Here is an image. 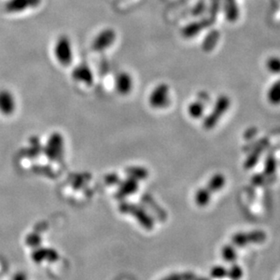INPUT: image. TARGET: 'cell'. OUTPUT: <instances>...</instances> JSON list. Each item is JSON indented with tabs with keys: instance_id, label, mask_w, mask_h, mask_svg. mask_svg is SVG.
Instances as JSON below:
<instances>
[{
	"instance_id": "6da1fadb",
	"label": "cell",
	"mask_w": 280,
	"mask_h": 280,
	"mask_svg": "<svg viewBox=\"0 0 280 280\" xmlns=\"http://www.w3.org/2000/svg\"><path fill=\"white\" fill-rule=\"evenodd\" d=\"M54 55L59 64L62 66H69L73 59L72 45L69 36L61 35L56 41L54 47Z\"/></svg>"
},
{
	"instance_id": "7a4b0ae2",
	"label": "cell",
	"mask_w": 280,
	"mask_h": 280,
	"mask_svg": "<svg viewBox=\"0 0 280 280\" xmlns=\"http://www.w3.org/2000/svg\"><path fill=\"white\" fill-rule=\"evenodd\" d=\"M148 102L150 106L155 109L167 107L170 103V87L165 83L158 85L149 95Z\"/></svg>"
},
{
	"instance_id": "3957f363",
	"label": "cell",
	"mask_w": 280,
	"mask_h": 280,
	"mask_svg": "<svg viewBox=\"0 0 280 280\" xmlns=\"http://www.w3.org/2000/svg\"><path fill=\"white\" fill-rule=\"evenodd\" d=\"M267 239V234L262 230H253L250 232H241L234 235L231 239V245L236 246H245L251 244L263 243Z\"/></svg>"
},
{
	"instance_id": "277c9868",
	"label": "cell",
	"mask_w": 280,
	"mask_h": 280,
	"mask_svg": "<svg viewBox=\"0 0 280 280\" xmlns=\"http://www.w3.org/2000/svg\"><path fill=\"white\" fill-rule=\"evenodd\" d=\"M119 210L122 213L133 215L137 218V220L141 224V226L147 230H151L152 228H154V222L152 220L151 217L139 207L125 203L120 206Z\"/></svg>"
},
{
	"instance_id": "5b68a950",
	"label": "cell",
	"mask_w": 280,
	"mask_h": 280,
	"mask_svg": "<svg viewBox=\"0 0 280 280\" xmlns=\"http://www.w3.org/2000/svg\"><path fill=\"white\" fill-rule=\"evenodd\" d=\"M210 276L214 279H230L232 280H240L243 277V269L238 265H234L229 269L222 266H216L210 271Z\"/></svg>"
},
{
	"instance_id": "8992f818",
	"label": "cell",
	"mask_w": 280,
	"mask_h": 280,
	"mask_svg": "<svg viewBox=\"0 0 280 280\" xmlns=\"http://www.w3.org/2000/svg\"><path fill=\"white\" fill-rule=\"evenodd\" d=\"M116 32L111 29L102 30L99 35L95 37L92 42V48L95 51H103L111 47L116 40Z\"/></svg>"
},
{
	"instance_id": "52a82bcc",
	"label": "cell",
	"mask_w": 280,
	"mask_h": 280,
	"mask_svg": "<svg viewBox=\"0 0 280 280\" xmlns=\"http://www.w3.org/2000/svg\"><path fill=\"white\" fill-rule=\"evenodd\" d=\"M64 150V140L62 136L58 133L51 135L47 141L46 146V153L47 157L51 159H57L60 158Z\"/></svg>"
},
{
	"instance_id": "ba28073f",
	"label": "cell",
	"mask_w": 280,
	"mask_h": 280,
	"mask_svg": "<svg viewBox=\"0 0 280 280\" xmlns=\"http://www.w3.org/2000/svg\"><path fill=\"white\" fill-rule=\"evenodd\" d=\"M42 0H8L5 10L9 13H18L39 6Z\"/></svg>"
},
{
	"instance_id": "9c48e42d",
	"label": "cell",
	"mask_w": 280,
	"mask_h": 280,
	"mask_svg": "<svg viewBox=\"0 0 280 280\" xmlns=\"http://www.w3.org/2000/svg\"><path fill=\"white\" fill-rule=\"evenodd\" d=\"M115 87L120 95H128L133 89V78L128 72H120L115 80Z\"/></svg>"
},
{
	"instance_id": "30bf717a",
	"label": "cell",
	"mask_w": 280,
	"mask_h": 280,
	"mask_svg": "<svg viewBox=\"0 0 280 280\" xmlns=\"http://www.w3.org/2000/svg\"><path fill=\"white\" fill-rule=\"evenodd\" d=\"M16 109V101L9 91L1 90L0 91V112L3 115L9 116L14 113Z\"/></svg>"
},
{
	"instance_id": "8fae6325",
	"label": "cell",
	"mask_w": 280,
	"mask_h": 280,
	"mask_svg": "<svg viewBox=\"0 0 280 280\" xmlns=\"http://www.w3.org/2000/svg\"><path fill=\"white\" fill-rule=\"evenodd\" d=\"M32 259L35 263H40L43 260L54 262L59 259V254L52 248H35L32 253Z\"/></svg>"
},
{
	"instance_id": "7c38bea8",
	"label": "cell",
	"mask_w": 280,
	"mask_h": 280,
	"mask_svg": "<svg viewBox=\"0 0 280 280\" xmlns=\"http://www.w3.org/2000/svg\"><path fill=\"white\" fill-rule=\"evenodd\" d=\"M73 77L76 81L85 83L86 85H91L93 83V74L88 66L80 65L73 70Z\"/></svg>"
},
{
	"instance_id": "4fadbf2b",
	"label": "cell",
	"mask_w": 280,
	"mask_h": 280,
	"mask_svg": "<svg viewBox=\"0 0 280 280\" xmlns=\"http://www.w3.org/2000/svg\"><path fill=\"white\" fill-rule=\"evenodd\" d=\"M138 187H139V185H138L137 180L133 177H130V178L127 179V180L123 182L122 184H121V186L119 187L117 196L119 198L127 197L130 194H133V193L136 192L137 189H138Z\"/></svg>"
},
{
	"instance_id": "5bb4252c",
	"label": "cell",
	"mask_w": 280,
	"mask_h": 280,
	"mask_svg": "<svg viewBox=\"0 0 280 280\" xmlns=\"http://www.w3.org/2000/svg\"><path fill=\"white\" fill-rule=\"evenodd\" d=\"M225 185H226V177L224 176V175L216 174L211 176V178L208 183V186L206 187L210 190V192L214 194L222 189Z\"/></svg>"
},
{
	"instance_id": "9a60e30c",
	"label": "cell",
	"mask_w": 280,
	"mask_h": 280,
	"mask_svg": "<svg viewBox=\"0 0 280 280\" xmlns=\"http://www.w3.org/2000/svg\"><path fill=\"white\" fill-rule=\"evenodd\" d=\"M212 193L207 187L199 188L195 194V202L199 207H206L210 203Z\"/></svg>"
},
{
	"instance_id": "2e32d148",
	"label": "cell",
	"mask_w": 280,
	"mask_h": 280,
	"mask_svg": "<svg viewBox=\"0 0 280 280\" xmlns=\"http://www.w3.org/2000/svg\"><path fill=\"white\" fill-rule=\"evenodd\" d=\"M187 113L193 119H199L204 114V104L200 101H194L187 106Z\"/></svg>"
},
{
	"instance_id": "e0dca14e",
	"label": "cell",
	"mask_w": 280,
	"mask_h": 280,
	"mask_svg": "<svg viewBox=\"0 0 280 280\" xmlns=\"http://www.w3.org/2000/svg\"><path fill=\"white\" fill-rule=\"evenodd\" d=\"M267 98L269 104L272 105H280V79L271 86L268 91Z\"/></svg>"
},
{
	"instance_id": "ac0fdd59",
	"label": "cell",
	"mask_w": 280,
	"mask_h": 280,
	"mask_svg": "<svg viewBox=\"0 0 280 280\" xmlns=\"http://www.w3.org/2000/svg\"><path fill=\"white\" fill-rule=\"evenodd\" d=\"M226 17L230 21H235L239 18V9L236 0H225Z\"/></svg>"
},
{
	"instance_id": "d6986e66",
	"label": "cell",
	"mask_w": 280,
	"mask_h": 280,
	"mask_svg": "<svg viewBox=\"0 0 280 280\" xmlns=\"http://www.w3.org/2000/svg\"><path fill=\"white\" fill-rule=\"evenodd\" d=\"M222 257L227 262H235L238 258V253L236 247H234L231 244L223 246L221 250Z\"/></svg>"
},
{
	"instance_id": "ffe728a7",
	"label": "cell",
	"mask_w": 280,
	"mask_h": 280,
	"mask_svg": "<svg viewBox=\"0 0 280 280\" xmlns=\"http://www.w3.org/2000/svg\"><path fill=\"white\" fill-rule=\"evenodd\" d=\"M267 69L271 73H280V58L279 57H270L267 63Z\"/></svg>"
},
{
	"instance_id": "44dd1931",
	"label": "cell",
	"mask_w": 280,
	"mask_h": 280,
	"mask_svg": "<svg viewBox=\"0 0 280 280\" xmlns=\"http://www.w3.org/2000/svg\"><path fill=\"white\" fill-rule=\"evenodd\" d=\"M26 243L27 245L32 246V247H36L41 244V237L39 234L31 233L28 235V237L26 238Z\"/></svg>"
},
{
	"instance_id": "7402d4cb",
	"label": "cell",
	"mask_w": 280,
	"mask_h": 280,
	"mask_svg": "<svg viewBox=\"0 0 280 280\" xmlns=\"http://www.w3.org/2000/svg\"><path fill=\"white\" fill-rule=\"evenodd\" d=\"M27 275L23 273V272H18L17 274L13 277L11 280H27Z\"/></svg>"
},
{
	"instance_id": "603a6c76",
	"label": "cell",
	"mask_w": 280,
	"mask_h": 280,
	"mask_svg": "<svg viewBox=\"0 0 280 280\" xmlns=\"http://www.w3.org/2000/svg\"><path fill=\"white\" fill-rule=\"evenodd\" d=\"M162 280H181V274H172L165 278Z\"/></svg>"
},
{
	"instance_id": "cb8c5ba5",
	"label": "cell",
	"mask_w": 280,
	"mask_h": 280,
	"mask_svg": "<svg viewBox=\"0 0 280 280\" xmlns=\"http://www.w3.org/2000/svg\"><path fill=\"white\" fill-rule=\"evenodd\" d=\"M208 280V279H205V278H201V277H197V276H196V278H195V280Z\"/></svg>"
},
{
	"instance_id": "d4e9b609",
	"label": "cell",
	"mask_w": 280,
	"mask_h": 280,
	"mask_svg": "<svg viewBox=\"0 0 280 280\" xmlns=\"http://www.w3.org/2000/svg\"></svg>"
}]
</instances>
